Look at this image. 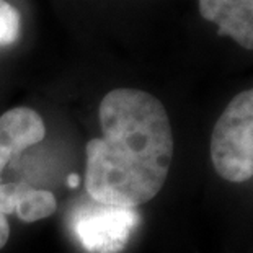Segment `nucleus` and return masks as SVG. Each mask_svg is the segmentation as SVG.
Returning a JSON list of instances; mask_svg holds the SVG:
<instances>
[{
	"label": "nucleus",
	"mask_w": 253,
	"mask_h": 253,
	"mask_svg": "<svg viewBox=\"0 0 253 253\" xmlns=\"http://www.w3.org/2000/svg\"><path fill=\"white\" fill-rule=\"evenodd\" d=\"M101 137L87 144L85 188L91 199L137 208L165 185L173 134L160 100L147 91L118 88L100 103Z\"/></svg>",
	"instance_id": "1"
},
{
	"label": "nucleus",
	"mask_w": 253,
	"mask_h": 253,
	"mask_svg": "<svg viewBox=\"0 0 253 253\" xmlns=\"http://www.w3.org/2000/svg\"><path fill=\"white\" fill-rule=\"evenodd\" d=\"M8 237H10V227L7 222V217H5L3 214H0V250L7 244Z\"/></svg>",
	"instance_id": "8"
},
{
	"label": "nucleus",
	"mask_w": 253,
	"mask_h": 253,
	"mask_svg": "<svg viewBox=\"0 0 253 253\" xmlns=\"http://www.w3.org/2000/svg\"><path fill=\"white\" fill-rule=\"evenodd\" d=\"M198 3L203 18L217 25L219 35L253 51V0H198Z\"/></svg>",
	"instance_id": "5"
},
{
	"label": "nucleus",
	"mask_w": 253,
	"mask_h": 253,
	"mask_svg": "<svg viewBox=\"0 0 253 253\" xmlns=\"http://www.w3.org/2000/svg\"><path fill=\"white\" fill-rule=\"evenodd\" d=\"M141 224L136 208L88 199L71 214V230L88 253H120Z\"/></svg>",
	"instance_id": "3"
},
{
	"label": "nucleus",
	"mask_w": 253,
	"mask_h": 253,
	"mask_svg": "<svg viewBox=\"0 0 253 253\" xmlns=\"http://www.w3.org/2000/svg\"><path fill=\"white\" fill-rule=\"evenodd\" d=\"M44 136V121L35 110L18 106L0 116V183L10 162Z\"/></svg>",
	"instance_id": "4"
},
{
	"label": "nucleus",
	"mask_w": 253,
	"mask_h": 253,
	"mask_svg": "<svg viewBox=\"0 0 253 253\" xmlns=\"http://www.w3.org/2000/svg\"><path fill=\"white\" fill-rule=\"evenodd\" d=\"M69 185H71V186H74V188L77 186V185H79V176L72 173L71 176H69Z\"/></svg>",
	"instance_id": "9"
},
{
	"label": "nucleus",
	"mask_w": 253,
	"mask_h": 253,
	"mask_svg": "<svg viewBox=\"0 0 253 253\" xmlns=\"http://www.w3.org/2000/svg\"><path fill=\"white\" fill-rule=\"evenodd\" d=\"M57 209L51 191L35 188L25 181L0 183V214H15L25 222H36L52 216Z\"/></svg>",
	"instance_id": "6"
},
{
	"label": "nucleus",
	"mask_w": 253,
	"mask_h": 253,
	"mask_svg": "<svg viewBox=\"0 0 253 253\" xmlns=\"http://www.w3.org/2000/svg\"><path fill=\"white\" fill-rule=\"evenodd\" d=\"M211 160L227 181L253 176V88L235 95L219 116L211 136Z\"/></svg>",
	"instance_id": "2"
},
{
	"label": "nucleus",
	"mask_w": 253,
	"mask_h": 253,
	"mask_svg": "<svg viewBox=\"0 0 253 253\" xmlns=\"http://www.w3.org/2000/svg\"><path fill=\"white\" fill-rule=\"evenodd\" d=\"M20 28L21 20L18 10L5 0H0V46H7L17 41Z\"/></svg>",
	"instance_id": "7"
}]
</instances>
